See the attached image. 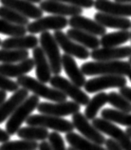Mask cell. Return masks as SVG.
Segmentation results:
<instances>
[{
    "label": "cell",
    "instance_id": "1",
    "mask_svg": "<svg viewBox=\"0 0 131 150\" xmlns=\"http://www.w3.org/2000/svg\"><path fill=\"white\" fill-rule=\"evenodd\" d=\"M83 73L89 76L94 75H122L125 76L131 71V64L126 61H94L86 62L81 67Z\"/></svg>",
    "mask_w": 131,
    "mask_h": 150
},
{
    "label": "cell",
    "instance_id": "2",
    "mask_svg": "<svg viewBox=\"0 0 131 150\" xmlns=\"http://www.w3.org/2000/svg\"><path fill=\"white\" fill-rule=\"evenodd\" d=\"M18 85L23 88H26L29 91L33 92L38 97H42L44 99L52 101L55 103L67 101V96L60 90L54 88H49L45 83H42L37 79H34L30 76L23 75L17 78Z\"/></svg>",
    "mask_w": 131,
    "mask_h": 150
},
{
    "label": "cell",
    "instance_id": "3",
    "mask_svg": "<svg viewBox=\"0 0 131 150\" xmlns=\"http://www.w3.org/2000/svg\"><path fill=\"white\" fill-rule=\"evenodd\" d=\"M39 97L37 95H30L24 101L18 108L14 110V112L10 116L6 124V131L10 135H14L21 128V125L30 116L33 111L37 108L39 105Z\"/></svg>",
    "mask_w": 131,
    "mask_h": 150
},
{
    "label": "cell",
    "instance_id": "4",
    "mask_svg": "<svg viewBox=\"0 0 131 150\" xmlns=\"http://www.w3.org/2000/svg\"><path fill=\"white\" fill-rule=\"evenodd\" d=\"M28 125L42 126L45 128L52 129L59 133H69L73 131L74 125L72 122H69L61 117L47 115V114H36L30 115L26 120Z\"/></svg>",
    "mask_w": 131,
    "mask_h": 150
},
{
    "label": "cell",
    "instance_id": "5",
    "mask_svg": "<svg viewBox=\"0 0 131 150\" xmlns=\"http://www.w3.org/2000/svg\"><path fill=\"white\" fill-rule=\"evenodd\" d=\"M41 48L45 51V54L50 62L51 71L54 75L60 74L62 71V56L60 54L59 45L54 36L49 31H44L39 38Z\"/></svg>",
    "mask_w": 131,
    "mask_h": 150
},
{
    "label": "cell",
    "instance_id": "6",
    "mask_svg": "<svg viewBox=\"0 0 131 150\" xmlns=\"http://www.w3.org/2000/svg\"><path fill=\"white\" fill-rule=\"evenodd\" d=\"M50 84L52 88L60 90L80 105H86L90 100L89 95L83 91L78 86L73 84L70 80H67V79L62 77L59 74L51 77Z\"/></svg>",
    "mask_w": 131,
    "mask_h": 150
},
{
    "label": "cell",
    "instance_id": "7",
    "mask_svg": "<svg viewBox=\"0 0 131 150\" xmlns=\"http://www.w3.org/2000/svg\"><path fill=\"white\" fill-rule=\"evenodd\" d=\"M92 125L99 131L109 136L111 139L116 141L125 150H131V138L124 130L114 123L104 118H95L92 120Z\"/></svg>",
    "mask_w": 131,
    "mask_h": 150
},
{
    "label": "cell",
    "instance_id": "8",
    "mask_svg": "<svg viewBox=\"0 0 131 150\" xmlns=\"http://www.w3.org/2000/svg\"><path fill=\"white\" fill-rule=\"evenodd\" d=\"M126 84L127 80L122 75H101L86 81L84 88L86 92L95 93L112 88H121L125 86Z\"/></svg>",
    "mask_w": 131,
    "mask_h": 150
},
{
    "label": "cell",
    "instance_id": "9",
    "mask_svg": "<svg viewBox=\"0 0 131 150\" xmlns=\"http://www.w3.org/2000/svg\"><path fill=\"white\" fill-rule=\"evenodd\" d=\"M67 25H69V20L65 16L50 15L29 23L27 26V30L31 34L42 33L44 31L49 30H62Z\"/></svg>",
    "mask_w": 131,
    "mask_h": 150
},
{
    "label": "cell",
    "instance_id": "10",
    "mask_svg": "<svg viewBox=\"0 0 131 150\" xmlns=\"http://www.w3.org/2000/svg\"><path fill=\"white\" fill-rule=\"evenodd\" d=\"M72 124L74 128H76L83 137L100 145L106 144V138L102 132L99 131L93 125H90L89 119L80 111L72 115Z\"/></svg>",
    "mask_w": 131,
    "mask_h": 150
},
{
    "label": "cell",
    "instance_id": "11",
    "mask_svg": "<svg viewBox=\"0 0 131 150\" xmlns=\"http://www.w3.org/2000/svg\"><path fill=\"white\" fill-rule=\"evenodd\" d=\"M37 110L42 114L47 115L64 117L80 111V105L76 102H58V103H39Z\"/></svg>",
    "mask_w": 131,
    "mask_h": 150
},
{
    "label": "cell",
    "instance_id": "12",
    "mask_svg": "<svg viewBox=\"0 0 131 150\" xmlns=\"http://www.w3.org/2000/svg\"><path fill=\"white\" fill-rule=\"evenodd\" d=\"M53 36L58 43L59 47L65 51V53L72 57L81 59V60H86L90 56L89 49L73 41L72 39L67 36V33H64L62 30H55Z\"/></svg>",
    "mask_w": 131,
    "mask_h": 150
},
{
    "label": "cell",
    "instance_id": "13",
    "mask_svg": "<svg viewBox=\"0 0 131 150\" xmlns=\"http://www.w3.org/2000/svg\"><path fill=\"white\" fill-rule=\"evenodd\" d=\"M40 9L45 13L59 15V16H75L83 13V9L78 6L55 1V0H44L40 3Z\"/></svg>",
    "mask_w": 131,
    "mask_h": 150
},
{
    "label": "cell",
    "instance_id": "14",
    "mask_svg": "<svg viewBox=\"0 0 131 150\" xmlns=\"http://www.w3.org/2000/svg\"><path fill=\"white\" fill-rule=\"evenodd\" d=\"M131 56V47H112L93 50L90 52V57L95 61H112L120 60Z\"/></svg>",
    "mask_w": 131,
    "mask_h": 150
},
{
    "label": "cell",
    "instance_id": "15",
    "mask_svg": "<svg viewBox=\"0 0 131 150\" xmlns=\"http://www.w3.org/2000/svg\"><path fill=\"white\" fill-rule=\"evenodd\" d=\"M0 3L2 6L11 8L28 18L36 20L43 16L44 11L40 7L35 6L33 3L27 0H0Z\"/></svg>",
    "mask_w": 131,
    "mask_h": 150
},
{
    "label": "cell",
    "instance_id": "16",
    "mask_svg": "<svg viewBox=\"0 0 131 150\" xmlns=\"http://www.w3.org/2000/svg\"><path fill=\"white\" fill-rule=\"evenodd\" d=\"M33 61L35 67V74H36L37 80L42 83H50L51 79V71L50 62L45 54V51L43 50L41 47H36L33 50Z\"/></svg>",
    "mask_w": 131,
    "mask_h": 150
},
{
    "label": "cell",
    "instance_id": "17",
    "mask_svg": "<svg viewBox=\"0 0 131 150\" xmlns=\"http://www.w3.org/2000/svg\"><path fill=\"white\" fill-rule=\"evenodd\" d=\"M29 97V90L26 88H19L16 90L13 95H11L7 101L3 102L0 105V124L4 123L7 119H9L10 116L14 112L22 103Z\"/></svg>",
    "mask_w": 131,
    "mask_h": 150
},
{
    "label": "cell",
    "instance_id": "18",
    "mask_svg": "<svg viewBox=\"0 0 131 150\" xmlns=\"http://www.w3.org/2000/svg\"><path fill=\"white\" fill-rule=\"evenodd\" d=\"M69 25L72 29H78L95 35V36H103L106 33L104 26L99 24L97 21L83 16V15H75L71 16L69 20Z\"/></svg>",
    "mask_w": 131,
    "mask_h": 150
},
{
    "label": "cell",
    "instance_id": "19",
    "mask_svg": "<svg viewBox=\"0 0 131 150\" xmlns=\"http://www.w3.org/2000/svg\"><path fill=\"white\" fill-rule=\"evenodd\" d=\"M94 8L101 13L122 17L131 16V3L112 2L109 0H96L94 1Z\"/></svg>",
    "mask_w": 131,
    "mask_h": 150
},
{
    "label": "cell",
    "instance_id": "20",
    "mask_svg": "<svg viewBox=\"0 0 131 150\" xmlns=\"http://www.w3.org/2000/svg\"><path fill=\"white\" fill-rule=\"evenodd\" d=\"M62 66L67 77L73 84L78 86L79 88H83L85 86L86 82V75L83 73L82 69L78 67L72 56L67 53L62 55Z\"/></svg>",
    "mask_w": 131,
    "mask_h": 150
},
{
    "label": "cell",
    "instance_id": "21",
    "mask_svg": "<svg viewBox=\"0 0 131 150\" xmlns=\"http://www.w3.org/2000/svg\"><path fill=\"white\" fill-rule=\"evenodd\" d=\"M34 68V61L33 59L28 58L22 62H19L17 64H7L3 63L0 65V74L4 76L11 77V78H18L27 73L30 72Z\"/></svg>",
    "mask_w": 131,
    "mask_h": 150
},
{
    "label": "cell",
    "instance_id": "22",
    "mask_svg": "<svg viewBox=\"0 0 131 150\" xmlns=\"http://www.w3.org/2000/svg\"><path fill=\"white\" fill-rule=\"evenodd\" d=\"M94 19L105 28H111V29L121 30H127L131 28V21L126 17L117 16V15L99 11L94 15Z\"/></svg>",
    "mask_w": 131,
    "mask_h": 150
},
{
    "label": "cell",
    "instance_id": "23",
    "mask_svg": "<svg viewBox=\"0 0 131 150\" xmlns=\"http://www.w3.org/2000/svg\"><path fill=\"white\" fill-rule=\"evenodd\" d=\"M39 40L34 35H22L6 38L1 43V48L7 50H30L38 46Z\"/></svg>",
    "mask_w": 131,
    "mask_h": 150
},
{
    "label": "cell",
    "instance_id": "24",
    "mask_svg": "<svg viewBox=\"0 0 131 150\" xmlns=\"http://www.w3.org/2000/svg\"><path fill=\"white\" fill-rule=\"evenodd\" d=\"M67 35L70 39H72L73 41L78 43V44L86 47V49H90L93 50L99 49V47L101 46L100 40H99L97 36H95V35L91 33H86L84 30L71 28L70 30H67Z\"/></svg>",
    "mask_w": 131,
    "mask_h": 150
},
{
    "label": "cell",
    "instance_id": "25",
    "mask_svg": "<svg viewBox=\"0 0 131 150\" xmlns=\"http://www.w3.org/2000/svg\"><path fill=\"white\" fill-rule=\"evenodd\" d=\"M65 138L67 144L76 150H108L106 147H103L102 145L93 143L86 138L74 133L73 131L66 133Z\"/></svg>",
    "mask_w": 131,
    "mask_h": 150
},
{
    "label": "cell",
    "instance_id": "26",
    "mask_svg": "<svg viewBox=\"0 0 131 150\" xmlns=\"http://www.w3.org/2000/svg\"><path fill=\"white\" fill-rule=\"evenodd\" d=\"M16 135L23 140L36 142V141H46L49 138L50 132L47 131V128L42 127V126L28 125L19 129Z\"/></svg>",
    "mask_w": 131,
    "mask_h": 150
},
{
    "label": "cell",
    "instance_id": "27",
    "mask_svg": "<svg viewBox=\"0 0 131 150\" xmlns=\"http://www.w3.org/2000/svg\"><path fill=\"white\" fill-rule=\"evenodd\" d=\"M130 39V33L127 30H119L116 33H111L103 35L100 39V44L103 48H112L118 47L126 43Z\"/></svg>",
    "mask_w": 131,
    "mask_h": 150
},
{
    "label": "cell",
    "instance_id": "28",
    "mask_svg": "<svg viewBox=\"0 0 131 150\" xmlns=\"http://www.w3.org/2000/svg\"><path fill=\"white\" fill-rule=\"evenodd\" d=\"M106 103H108V94L106 92L100 91L93 98H91L89 102V104L86 105V108L85 110V116L89 120L92 121L93 119L96 118L99 110H100Z\"/></svg>",
    "mask_w": 131,
    "mask_h": 150
},
{
    "label": "cell",
    "instance_id": "29",
    "mask_svg": "<svg viewBox=\"0 0 131 150\" xmlns=\"http://www.w3.org/2000/svg\"><path fill=\"white\" fill-rule=\"evenodd\" d=\"M102 118L108 120L115 124L125 125L127 127H131V114L127 112H123L117 109L106 108L101 112Z\"/></svg>",
    "mask_w": 131,
    "mask_h": 150
},
{
    "label": "cell",
    "instance_id": "30",
    "mask_svg": "<svg viewBox=\"0 0 131 150\" xmlns=\"http://www.w3.org/2000/svg\"><path fill=\"white\" fill-rule=\"evenodd\" d=\"M29 51L27 50H7L0 49V62L13 64L19 63L29 58Z\"/></svg>",
    "mask_w": 131,
    "mask_h": 150
},
{
    "label": "cell",
    "instance_id": "31",
    "mask_svg": "<svg viewBox=\"0 0 131 150\" xmlns=\"http://www.w3.org/2000/svg\"><path fill=\"white\" fill-rule=\"evenodd\" d=\"M0 18L9 21L11 23H13V24L25 27H27L28 24L30 23V18L24 16L23 14L17 13L16 11L5 6L0 7Z\"/></svg>",
    "mask_w": 131,
    "mask_h": 150
},
{
    "label": "cell",
    "instance_id": "32",
    "mask_svg": "<svg viewBox=\"0 0 131 150\" xmlns=\"http://www.w3.org/2000/svg\"><path fill=\"white\" fill-rule=\"evenodd\" d=\"M39 146L37 142L23 140L8 141L0 145V150H36Z\"/></svg>",
    "mask_w": 131,
    "mask_h": 150
},
{
    "label": "cell",
    "instance_id": "33",
    "mask_svg": "<svg viewBox=\"0 0 131 150\" xmlns=\"http://www.w3.org/2000/svg\"><path fill=\"white\" fill-rule=\"evenodd\" d=\"M27 31V27L25 26L13 24V23H11L0 18V33L1 34H5L11 37H15L25 35Z\"/></svg>",
    "mask_w": 131,
    "mask_h": 150
},
{
    "label": "cell",
    "instance_id": "34",
    "mask_svg": "<svg viewBox=\"0 0 131 150\" xmlns=\"http://www.w3.org/2000/svg\"><path fill=\"white\" fill-rule=\"evenodd\" d=\"M108 103L117 110L127 113L131 112V103L118 92H109L108 94Z\"/></svg>",
    "mask_w": 131,
    "mask_h": 150
},
{
    "label": "cell",
    "instance_id": "35",
    "mask_svg": "<svg viewBox=\"0 0 131 150\" xmlns=\"http://www.w3.org/2000/svg\"><path fill=\"white\" fill-rule=\"evenodd\" d=\"M47 142L50 144L51 150H67L65 146V142L62 136L59 134V132L54 131L52 133H50Z\"/></svg>",
    "mask_w": 131,
    "mask_h": 150
},
{
    "label": "cell",
    "instance_id": "36",
    "mask_svg": "<svg viewBox=\"0 0 131 150\" xmlns=\"http://www.w3.org/2000/svg\"><path fill=\"white\" fill-rule=\"evenodd\" d=\"M19 86H20L17 82L11 80L9 77L0 74V90L6 92H15L19 89Z\"/></svg>",
    "mask_w": 131,
    "mask_h": 150
},
{
    "label": "cell",
    "instance_id": "37",
    "mask_svg": "<svg viewBox=\"0 0 131 150\" xmlns=\"http://www.w3.org/2000/svg\"><path fill=\"white\" fill-rule=\"evenodd\" d=\"M55 1L69 4V5L78 6L82 9H89L94 7V0H55Z\"/></svg>",
    "mask_w": 131,
    "mask_h": 150
},
{
    "label": "cell",
    "instance_id": "38",
    "mask_svg": "<svg viewBox=\"0 0 131 150\" xmlns=\"http://www.w3.org/2000/svg\"><path fill=\"white\" fill-rule=\"evenodd\" d=\"M105 144H106V148L108 150H125L116 141H114L112 139L106 140Z\"/></svg>",
    "mask_w": 131,
    "mask_h": 150
},
{
    "label": "cell",
    "instance_id": "39",
    "mask_svg": "<svg viewBox=\"0 0 131 150\" xmlns=\"http://www.w3.org/2000/svg\"><path fill=\"white\" fill-rule=\"evenodd\" d=\"M120 94L123 95L126 100H128L131 103V88L129 86H124L120 88Z\"/></svg>",
    "mask_w": 131,
    "mask_h": 150
},
{
    "label": "cell",
    "instance_id": "40",
    "mask_svg": "<svg viewBox=\"0 0 131 150\" xmlns=\"http://www.w3.org/2000/svg\"><path fill=\"white\" fill-rule=\"evenodd\" d=\"M11 135L8 133L6 130H3L0 128V143H6V142L10 141Z\"/></svg>",
    "mask_w": 131,
    "mask_h": 150
},
{
    "label": "cell",
    "instance_id": "41",
    "mask_svg": "<svg viewBox=\"0 0 131 150\" xmlns=\"http://www.w3.org/2000/svg\"><path fill=\"white\" fill-rule=\"evenodd\" d=\"M38 148L39 150H51L50 144L49 142H47V141H42L41 143L39 144Z\"/></svg>",
    "mask_w": 131,
    "mask_h": 150
},
{
    "label": "cell",
    "instance_id": "42",
    "mask_svg": "<svg viewBox=\"0 0 131 150\" xmlns=\"http://www.w3.org/2000/svg\"><path fill=\"white\" fill-rule=\"evenodd\" d=\"M6 98H7V93H6V91L0 90V105H1L3 102L6 101Z\"/></svg>",
    "mask_w": 131,
    "mask_h": 150
},
{
    "label": "cell",
    "instance_id": "43",
    "mask_svg": "<svg viewBox=\"0 0 131 150\" xmlns=\"http://www.w3.org/2000/svg\"><path fill=\"white\" fill-rule=\"evenodd\" d=\"M115 1L120 3H131V0H115Z\"/></svg>",
    "mask_w": 131,
    "mask_h": 150
},
{
    "label": "cell",
    "instance_id": "44",
    "mask_svg": "<svg viewBox=\"0 0 131 150\" xmlns=\"http://www.w3.org/2000/svg\"><path fill=\"white\" fill-rule=\"evenodd\" d=\"M125 132L127 133V134H128V136L131 138V127H127V128H126Z\"/></svg>",
    "mask_w": 131,
    "mask_h": 150
},
{
    "label": "cell",
    "instance_id": "45",
    "mask_svg": "<svg viewBox=\"0 0 131 150\" xmlns=\"http://www.w3.org/2000/svg\"><path fill=\"white\" fill-rule=\"evenodd\" d=\"M27 1H30L31 3H40L42 0H27Z\"/></svg>",
    "mask_w": 131,
    "mask_h": 150
},
{
    "label": "cell",
    "instance_id": "46",
    "mask_svg": "<svg viewBox=\"0 0 131 150\" xmlns=\"http://www.w3.org/2000/svg\"><path fill=\"white\" fill-rule=\"evenodd\" d=\"M67 150H76V149H75V148H73L72 146H70V147H69V148H67Z\"/></svg>",
    "mask_w": 131,
    "mask_h": 150
},
{
    "label": "cell",
    "instance_id": "47",
    "mask_svg": "<svg viewBox=\"0 0 131 150\" xmlns=\"http://www.w3.org/2000/svg\"><path fill=\"white\" fill-rule=\"evenodd\" d=\"M127 76H128V78H129V80H130V82H131V71L129 72V74L127 75Z\"/></svg>",
    "mask_w": 131,
    "mask_h": 150
},
{
    "label": "cell",
    "instance_id": "48",
    "mask_svg": "<svg viewBox=\"0 0 131 150\" xmlns=\"http://www.w3.org/2000/svg\"><path fill=\"white\" fill-rule=\"evenodd\" d=\"M128 62H129V63H130V64H131V56L129 57V61H128Z\"/></svg>",
    "mask_w": 131,
    "mask_h": 150
},
{
    "label": "cell",
    "instance_id": "49",
    "mask_svg": "<svg viewBox=\"0 0 131 150\" xmlns=\"http://www.w3.org/2000/svg\"><path fill=\"white\" fill-rule=\"evenodd\" d=\"M1 43H2V41H1V39H0V47H1Z\"/></svg>",
    "mask_w": 131,
    "mask_h": 150
},
{
    "label": "cell",
    "instance_id": "50",
    "mask_svg": "<svg viewBox=\"0 0 131 150\" xmlns=\"http://www.w3.org/2000/svg\"><path fill=\"white\" fill-rule=\"evenodd\" d=\"M130 40H131V31H130Z\"/></svg>",
    "mask_w": 131,
    "mask_h": 150
}]
</instances>
